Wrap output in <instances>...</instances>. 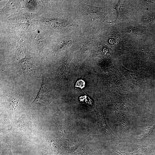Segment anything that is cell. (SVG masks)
<instances>
[{"label":"cell","instance_id":"obj_1","mask_svg":"<svg viewBox=\"0 0 155 155\" xmlns=\"http://www.w3.org/2000/svg\"><path fill=\"white\" fill-rule=\"evenodd\" d=\"M24 93L23 89L17 88L6 97L5 104L10 114L17 111L22 107Z\"/></svg>","mask_w":155,"mask_h":155},{"label":"cell","instance_id":"obj_2","mask_svg":"<svg viewBox=\"0 0 155 155\" xmlns=\"http://www.w3.org/2000/svg\"><path fill=\"white\" fill-rule=\"evenodd\" d=\"M19 63L24 76L30 73L34 69V67L33 64L26 55L24 58L20 60Z\"/></svg>","mask_w":155,"mask_h":155},{"label":"cell","instance_id":"obj_3","mask_svg":"<svg viewBox=\"0 0 155 155\" xmlns=\"http://www.w3.org/2000/svg\"><path fill=\"white\" fill-rule=\"evenodd\" d=\"M30 39L37 47L39 52H40L45 43V40L43 36L40 34H35L31 36Z\"/></svg>","mask_w":155,"mask_h":155},{"label":"cell","instance_id":"obj_4","mask_svg":"<svg viewBox=\"0 0 155 155\" xmlns=\"http://www.w3.org/2000/svg\"><path fill=\"white\" fill-rule=\"evenodd\" d=\"M45 24L54 27H61L65 26V22L62 20L55 19H45L42 20Z\"/></svg>","mask_w":155,"mask_h":155},{"label":"cell","instance_id":"obj_5","mask_svg":"<svg viewBox=\"0 0 155 155\" xmlns=\"http://www.w3.org/2000/svg\"><path fill=\"white\" fill-rule=\"evenodd\" d=\"M73 44V41L70 40L63 39L59 42L56 47V50H59L70 46Z\"/></svg>","mask_w":155,"mask_h":155},{"label":"cell","instance_id":"obj_6","mask_svg":"<svg viewBox=\"0 0 155 155\" xmlns=\"http://www.w3.org/2000/svg\"><path fill=\"white\" fill-rule=\"evenodd\" d=\"M32 18V16L31 15L26 13L22 15L19 17L11 18L10 20L14 22V23L24 22L29 20L31 19Z\"/></svg>","mask_w":155,"mask_h":155},{"label":"cell","instance_id":"obj_7","mask_svg":"<svg viewBox=\"0 0 155 155\" xmlns=\"http://www.w3.org/2000/svg\"><path fill=\"white\" fill-rule=\"evenodd\" d=\"M18 1H10L2 9L3 10L5 11H10L11 10H12L16 8L18 5Z\"/></svg>","mask_w":155,"mask_h":155},{"label":"cell","instance_id":"obj_8","mask_svg":"<svg viewBox=\"0 0 155 155\" xmlns=\"http://www.w3.org/2000/svg\"><path fill=\"white\" fill-rule=\"evenodd\" d=\"M1 155H13L11 150V146L9 144H5L3 145L2 151Z\"/></svg>","mask_w":155,"mask_h":155},{"label":"cell","instance_id":"obj_9","mask_svg":"<svg viewBox=\"0 0 155 155\" xmlns=\"http://www.w3.org/2000/svg\"><path fill=\"white\" fill-rule=\"evenodd\" d=\"M116 152L120 155H145V152L144 149L142 148L140 149L137 151L132 153H127L125 152H119L117 151H116Z\"/></svg>","mask_w":155,"mask_h":155},{"label":"cell","instance_id":"obj_10","mask_svg":"<svg viewBox=\"0 0 155 155\" xmlns=\"http://www.w3.org/2000/svg\"><path fill=\"white\" fill-rule=\"evenodd\" d=\"M24 49L22 46L19 45L17 46L16 49V53L19 56L22 55L24 53Z\"/></svg>","mask_w":155,"mask_h":155},{"label":"cell","instance_id":"obj_11","mask_svg":"<svg viewBox=\"0 0 155 155\" xmlns=\"http://www.w3.org/2000/svg\"><path fill=\"white\" fill-rule=\"evenodd\" d=\"M85 82L82 80H78L76 84L75 87H78L82 89L85 86Z\"/></svg>","mask_w":155,"mask_h":155}]
</instances>
